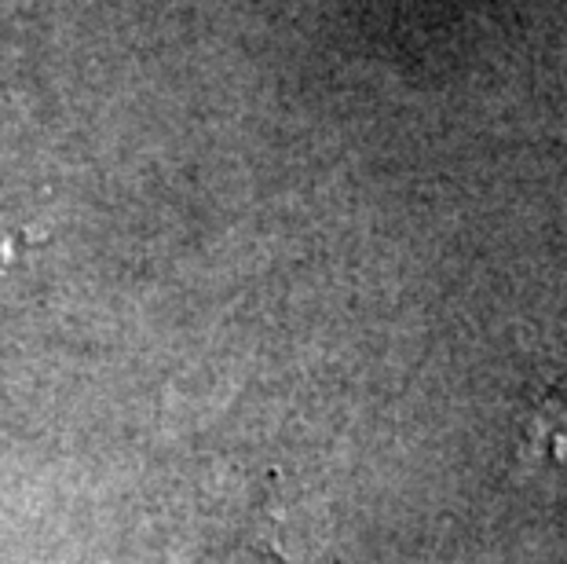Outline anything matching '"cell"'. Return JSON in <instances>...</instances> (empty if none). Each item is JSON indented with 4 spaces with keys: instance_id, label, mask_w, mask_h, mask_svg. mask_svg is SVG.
Listing matches in <instances>:
<instances>
[{
    "instance_id": "obj_1",
    "label": "cell",
    "mask_w": 567,
    "mask_h": 564,
    "mask_svg": "<svg viewBox=\"0 0 567 564\" xmlns=\"http://www.w3.org/2000/svg\"><path fill=\"white\" fill-rule=\"evenodd\" d=\"M30 238V224L19 209L0 206V279L8 275V268H16V260L22 257Z\"/></svg>"
}]
</instances>
